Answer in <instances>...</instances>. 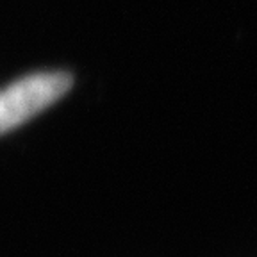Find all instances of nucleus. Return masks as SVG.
<instances>
[{
	"mask_svg": "<svg viewBox=\"0 0 257 257\" xmlns=\"http://www.w3.org/2000/svg\"><path fill=\"white\" fill-rule=\"evenodd\" d=\"M70 88L72 75L66 72H38L9 84L0 91V134L36 116Z\"/></svg>",
	"mask_w": 257,
	"mask_h": 257,
	"instance_id": "1",
	"label": "nucleus"
}]
</instances>
